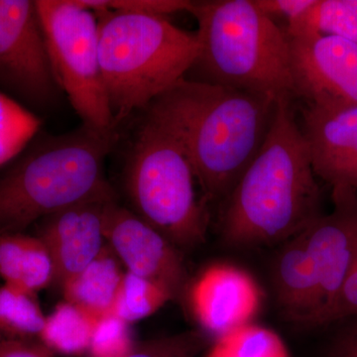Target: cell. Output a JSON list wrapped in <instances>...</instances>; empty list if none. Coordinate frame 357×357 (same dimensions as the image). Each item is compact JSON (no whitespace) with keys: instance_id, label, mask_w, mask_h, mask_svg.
Wrapping results in <instances>:
<instances>
[{"instance_id":"1","label":"cell","mask_w":357,"mask_h":357,"mask_svg":"<svg viewBox=\"0 0 357 357\" xmlns=\"http://www.w3.org/2000/svg\"><path fill=\"white\" fill-rule=\"evenodd\" d=\"M278 100L184 77L145 112L180 141L208 204L225 201L255 158Z\"/></svg>"},{"instance_id":"2","label":"cell","mask_w":357,"mask_h":357,"mask_svg":"<svg viewBox=\"0 0 357 357\" xmlns=\"http://www.w3.org/2000/svg\"><path fill=\"white\" fill-rule=\"evenodd\" d=\"M292 98H279L259 152L222 202L225 243L253 248L299 236L321 217V194Z\"/></svg>"},{"instance_id":"3","label":"cell","mask_w":357,"mask_h":357,"mask_svg":"<svg viewBox=\"0 0 357 357\" xmlns=\"http://www.w3.org/2000/svg\"><path fill=\"white\" fill-rule=\"evenodd\" d=\"M98 23L102 81L117 130L191 70L199 56L197 33L159 16L93 11Z\"/></svg>"},{"instance_id":"4","label":"cell","mask_w":357,"mask_h":357,"mask_svg":"<svg viewBox=\"0 0 357 357\" xmlns=\"http://www.w3.org/2000/svg\"><path fill=\"white\" fill-rule=\"evenodd\" d=\"M116 140L117 132L84 124L62 135L36 138L0 177V234H18L110 189L103 167Z\"/></svg>"},{"instance_id":"5","label":"cell","mask_w":357,"mask_h":357,"mask_svg":"<svg viewBox=\"0 0 357 357\" xmlns=\"http://www.w3.org/2000/svg\"><path fill=\"white\" fill-rule=\"evenodd\" d=\"M199 52L191 70L199 79L252 93L293 98L290 47L285 31L253 0L192 1Z\"/></svg>"},{"instance_id":"6","label":"cell","mask_w":357,"mask_h":357,"mask_svg":"<svg viewBox=\"0 0 357 357\" xmlns=\"http://www.w3.org/2000/svg\"><path fill=\"white\" fill-rule=\"evenodd\" d=\"M145 115L124 167L133 213L176 248H196L206 238L208 213L206 202L197 196L194 169L176 136Z\"/></svg>"},{"instance_id":"7","label":"cell","mask_w":357,"mask_h":357,"mask_svg":"<svg viewBox=\"0 0 357 357\" xmlns=\"http://www.w3.org/2000/svg\"><path fill=\"white\" fill-rule=\"evenodd\" d=\"M52 70L84 126L116 132L103 84L96 13L79 0H37Z\"/></svg>"},{"instance_id":"8","label":"cell","mask_w":357,"mask_h":357,"mask_svg":"<svg viewBox=\"0 0 357 357\" xmlns=\"http://www.w3.org/2000/svg\"><path fill=\"white\" fill-rule=\"evenodd\" d=\"M0 84L36 107L57 100L36 2L0 0Z\"/></svg>"},{"instance_id":"9","label":"cell","mask_w":357,"mask_h":357,"mask_svg":"<svg viewBox=\"0 0 357 357\" xmlns=\"http://www.w3.org/2000/svg\"><path fill=\"white\" fill-rule=\"evenodd\" d=\"M287 39L294 96L321 109L357 105L356 42L325 35Z\"/></svg>"},{"instance_id":"10","label":"cell","mask_w":357,"mask_h":357,"mask_svg":"<svg viewBox=\"0 0 357 357\" xmlns=\"http://www.w3.org/2000/svg\"><path fill=\"white\" fill-rule=\"evenodd\" d=\"M103 230L105 243L129 273L165 289L172 300L182 298L187 270L177 248L165 236L116 199L105 208Z\"/></svg>"},{"instance_id":"11","label":"cell","mask_w":357,"mask_h":357,"mask_svg":"<svg viewBox=\"0 0 357 357\" xmlns=\"http://www.w3.org/2000/svg\"><path fill=\"white\" fill-rule=\"evenodd\" d=\"M333 199L335 211L302 232L319 280L318 307L307 326L330 306L357 261L356 192H333Z\"/></svg>"},{"instance_id":"12","label":"cell","mask_w":357,"mask_h":357,"mask_svg":"<svg viewBox=\"0 0 357 357\" xmlns=\"http://www.w3.org/2000/svg\"><path fill=\"white\" fill-rule=\"evenodd\" d=\"M114 199L110 188L44 218L39 237L50 253L54 279L61 287L102 252L105 208Z\"/></svg>"},{"instance_id":"13","label":"cell","mask_w":357,"mask_h":357,"mask_svg":"<svg viewBox=\"0 0 357 357\" xmlns=\"http://www.w3.org/2000/svg\"><path fill=\"white\" fill-rule=\"evenodd\" d=\"M190 306L206 333L217 338L252 323L262 305V292L248 272L230 264L204 270L190 289Z\"/></svg>"},{"instance_id":"14","label":"cell","mask_w":357,"mask_h":357,"mask_svg":"<svg viewBox=\"0 0 357 357\" xmlns=\"http://www.w3.org/2000/svg\"><path fill=\"white\" fill-rule=\"evenodd\" d=\"M300 126L312 169L333 192L357 190V105L337 109L306 107Z\"/></svg>"},{"instance_id":"15","label":"cell","mask_w":357,"mask_h":357,"mask_svg":"<svg viewBox=\"0 0 357 357\" xmlns=\"http://www.w3.org/2000/svg\"><path fill=\"white\" fill-rule=\"evenodd\" d=\"M287 243L275 263L277 298L291 321L307 325L318 307V274L303 234Z\"/></svg>"},{"instance_id":"16","label":"cell","mask_w":357,"mask_h":357,"mask_svg":"<svg viewBox=\"0 0 357 357\" xmlns=\"http://www.w3.org/2000/svg\"><path fill=\"white\" fill-rule=\"evenodd\" d=\"M50 253L39 236L0 234V277L4 284L36 294L54 280Z\"/></svg>"},{"instance_id":"17","label":"cell","mask_w":357,"mask_h":357,"mask_svg":"<svg viewBox=\"0 0 357 357\" xmlns=\"http://www.w3.org/2000/svg\"><path fill=\"white\" fill-rule=\"evenodd\" d=\"M123 274L119 258L105 245L93 261L63 284L66 302L98 319L112 314Z\"/></svg>"},{"instance_id":"18","label":"cell","mask_w":357,"mask_h":357,"mask_svg":"<svg viewBox=\"0 0 357 357\" xmlns=\"http://www.w3.org/2000/svg\"><path fill=\"white\" fill-rule=\"evenodd\" d=\"M287 36L325 35L357 43V0H316L314 6L289 21Z\"/></svg>"},{"instance_id":"19","label":"cell","mask_w":357,"mask_h":357,"mask_svg":"<svg viewBox=\"0 0 357 357\" xmlns=\"http://www.w3.org/2000/svg\"><path fill=\"white\" fill-rule=\"evenodd\" d=\"M98 319L82 307L69 302L61 303L46 317L39 337L47 347L56 351L81 354L91 344Z\"/></svg>"},{"instance_id":"20","label":"cell","mask_w":357,"mask_h":357,"mask_svg":"<svg viewBox=\"0 0 357 357\" xmlns=\"http://www.w3.org/2000/svg\"><path fill=\"white\" fill-rule=\"evenodd\" d=\"M46 317L35 299V294L13 286L0 287V337L1 340H22L39 335Z\"/></svg>"},{"instance_id":"21","label":"cell","mask_w":357,"mask_h":357,"mask_svg":"<svg viewBox=\"0 0 357 357\" xmlns=\"http://www.w3.org/2000/svg\"><path fill=\"white\" fill-rule=\"evenodd\" d=\"M206 357H290L278 333L248 324L217 338Z\"/></svg>"},{"instance_id":"22","label":"cell","mask_w":357,"mask_h":357,"mask_svg":"<svg viewBox=\"0 0 357 357\" xmlns=\"http://www.w3.org/2000/svg\"><path fill=\"white\" fill-rule=\"evenodd\" d=\"M170 300L165 289L126 271L115 296L112 314L128 324L134 323L151 316Z\"/></svg>"},{"instance_id":"23","label":"cell","mask_w":357,"mask_h":357,"mask_svg":"<svg viewBox=\"0 0 357 357\" xmlns=\"http://www.w3.org/2000/svg\"><path fill=\"white\" fill-rule=\"evenodd\" d=\"M40 126L38 117L0 93V166L22 153L36 137Z\"/></svg>"},{"instance_id":"24","label":"cell","mask_w":357,"mask_h":357,"mask_svg":"<svg viewBox=\"0 0 357 357\" xmlns=\"http://www.w3.org/2000/svg\"><path fill=\"white\" fill-rule=\"evenodd\" d=\"M93 357H126L132 349L128 324L114 314L96 321L89 344Z\"/></svg>"},{"instance_id":"25","label":"cell","mask_w":357,"mask_h":357,"mask_svg":"<svg viewBox=\"0 0 357 357\" xmlns=\"http://www.w3.org/2000/svg\"><path fill=\"white\" fill-rule=\"evenodd\" d=\"M93 11L112 10L119 13L146 14L166 18L170 14L189 11L192 1L188 0H79Z\"/></svg>"},{"instance_id":"26","label":"cell","mask_w":357,"mask_h":357,"mask_svg":"<svg viewBox=\"0 0 357 357\" xmlns=\"http://www.w3.org/2000/svg\"><path fill=\"white\" fill-rule=\"evenodd\" d=\"M203 333L188 332L151 340L126 357H196L206 347Z\"/></svg>"},{"instance_id":"27","label":"cell","mask_w":357,"mask_h":357,"mask_svg":"<svg viewBox=\"0 0 357 357\" xmlns=\"http://www.w3.org/2000/svg\"><path fill=\"white\" fill-rule=\"evenodd\" d=\"M354 317H357V261L330 306L319 314L312 326L328 325Z\"/></svg>"},{"instance_id":"28","label":"cell","mask_w":357,"mask_h":357,"mask_svg":"<svg viewBox=\"0 0 357 357\" xmlns=\"http://www.w3.org/2000/svg\"><path fill=\"white\" fill-rule=\"evenodd\" d=\"M314 2L316 0H253L258 10L270 20L286 18L288 22L307 11Z\"/></svg>"},{"instance_id":"29","label":"cell","mask_w":357,"mask_h":357,"mask_svg":"<svg viewBox=\"0 0 357 357\" xmlns=\"http://www.w3.org/2000/svg\"><path fill=\"white\" fill-rule=\"evenodd\" d=\"M338 333L328 357H357V317Z\"/></svg>"},{"instance_id":"30","label":"cell","mask_w":357,"mask_h":357,"mask_svg":"<svg viewBox=\"0 0 357 357\" xmlns=\"http://www.w3.org/2000/svg\"><path fill=\"white\" fill-rule=\"evenodd\" d=\"M0 357H52L48 352L23 340H0Z\"/></svg>"}]
</instances>
